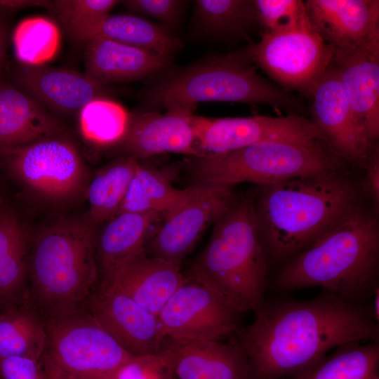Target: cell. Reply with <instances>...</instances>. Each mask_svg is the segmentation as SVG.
Segmentation results:
<instances>
[{
    "label": "cell",
    "mask_w": 379,
    "mask_h": 379,
    "mask_svg": "<svg viewBox=\"0 0 379 379\" xmlns=\"http://www.w3.org/2000/svg\"><path fill=\"white\" fill-rule=\"evenodd\" d=\"M254 312L253 321L237 333L254 379L296 374L334 347L378 342L372 314L325 290L308 300H264Z\"/></svg>",
    "instance_id": "cell-1"
},
{
    "label": "cell",
    "mask_w": 379,
    "mask_h": 379,
    "mask_svg": "<svg viewBox=\"0 0 379 379\" xmlns=\"http://www.w3.org/2000/svg\"><path fill=\"white\" fill-rule=\"evenodd\" d=\"M253 200L266 255L292 258L360 206L354 183L342 172L296 177L260 185Z\"/></svg>",
    "instance_id": "cell-2"
},
{
    "label": "cell",
    "mask_w": 379,
    "mask_h": 379,
    "mask_svg": "<svg viewBox=\"0 0 379 379\" xmlns=\"http://www.w3.org/2000/svg\"><path fill=\"white\" fill-rule=\"evenodd\" d=\"M378 260L377 214L360 205L292 258L274 283L281 291L319 286L359 304L378 286Z\"/></svg>",
    "instance_id": "cell-3"
},
{
    "label": "cell",
    "mask_w": 379,
    "mask_h": 379,
    "mask_svg": "<svg viewBox=\"0 0 379 379\" xmlns=\"http://www.w3.org/2000/svg\"><path fill=\"white\" fill-rule=\"evenodd\" d=\"M210 101L268 105L298 114L308 111L295 95L257 72L247 49L166 69L144 95L147 111L194 110L197 103Z\"/></svg>",
    "instance_id": "cell-4"
},
{
    "label": "cell",
    "mask_w": 379,
    "mask_h": 379,
    "mask_svg": "<svg viewBox=\"0 0 379 379\" xmlns=\"http://www.w3.org/2000/svg\"><path fill=\"white\" fill-rule=\"evenodd\" d=\"M190 275L218 292L241 314L264 302L267 255L253 199H234L213 223L211 237L197 255Z\"/></svg>",
    "instance_id": "cell-5"
},
{
    "label": "cell",
    "mask_w": 379,
    "mask_h": 379,
    "mask_svg": "<svg viewBox=\"0 0 379 379\" xmlns=\"http://www.w3.org/2000/svg\"><path fill=\"white\" fill-rule=\"evenodd\" d=\"M95 225L63 218L36 237L29 260L35 294L51 317L78 312L98 277Z\"/></svg>",
    "instance_id": "cell-6"
},
{
    "label": "cell",
    "mask_w": 379,
    "mask_h": 379,
    "mask_svg": "<svg viewBox=\"0 0 379 379\" xmlns=\"http://www.w3.org/2000/svg\"><path fill=\"white\" fill-rule=\"evenodd\" d=\"M343 162L321 140L266 141L195 158L199 183L267 185L296 177L342 172Z\"/></svg>",
    "instance_id": "cell-7"
},
{
    "label": "cell",
    "mask_w": 379,
    "mask_h": 379,
    "mask_svg": "<svg viewBox=\"0 0 379 379\" xmlns=\"http://www.w3.org/2000/svg\"><path fill=\"white\" fill-rule=\"evenodd\" d=\"M46 329L48 379H115L133 357L91 314L51 317Z\"/></svg>",
    "instance_id": "cell-8"
},
{
    "label": "cell",
    "mask_w": 379,
    "mask_h": 379,
    "mask_svg": "<svg viewBox=\"0 0 379 379\" xmlns=\"http://www.w3.org/2000/svg\"><path fill=\"white\" fill-rule=\"evenodd\" d=\"M0 157L15 180L48 202L69 201L85 187L86 166L76 145L65 133L0 150Z\"/></svg>",
    "instance_id": "cell-9"
},
{
    "label": "cell",
    "mask_w": 379,
    "mask_h": 379,
    "mask_svg": "<svg viewBox=\"0 0 379 379\" xmlns=\"http://www.w3.org/2000/svg\"><path fill=\"white\" fill-rule=\"evenodd\" d=\"M254 65L278 86L310 98L331 64L334 48L312 27L308 19L296 29L263 33L248 47Z\"/></svg>",
    "instance_id": "cell-10"
},
{
    "label": "cell",
    "mask_w": 379,
    "mask_h": 379,
    "mask_svg": "<svg viewBox=\"0 0 379 379\" xmlns=\"http://www.w3.org/2000/svg\"><path fill=\"white\" fill-rule=\"evenodd\" d=\"M241 314L218 292L187 274L158 317L166 339L186 343L221 341L237 333Z\"/></svg>",
    "instance_id": "cell-11"
},
{
    "label": "cell",
    "mask_w": 379,
    "mask_h": 379,
    "mask_svg": "<svg viewBox=\"0 0 379 379\" xmlns=\"http://www.w3.org/2000/svg\"><path fill=\"white\" fill-rule=\"evenodd\" d=\"M195 129L197 145L203 156L222 154L266 141L322 140L311 120L293 113L279 117L197 116Z\"/></svg>",
    "instance_id": "cell-12"
},
{
    "label": "cell",
    "mask_w": 379,
    "mask_h": 379,
    "mask_svg": "<svg viewBox=\"0 0 379 379\" xmlns=\"http://www.w3.org/2000/svg\"><path fill=\"white\" fill-rule=\"evenodd\" d=\"M309 98L311 121L326 147L342 160L364 166L375 145L352 110L332 62Z\"/></svg>",
    "instance_id": "cell-13"
},
{
    "label": "cell",
    "mask_w": 379,
    "mask_h": 379,
    "mask_svg": "<svg viewBox=\"0 0 379 379\" xmlns=\"http://www.w3.org/2000/svg\"><path fill=\"white\" fill-rule=\"evenodd\" d=\"M234 199L232 186L202 183L194 197L165 218L147 243L146 253L180 265L207 227Z\"/></svg>",
    "instance_id": "cell-14"
},
{
    "label": "cell",
    "mask_w": 379,
    "mask_h": 379,
    "mask_svg": "<svg viewBox=\"0 0 379 379\" xmlns=\"http://www.w3.org/2000/svg\"><path fill=\"white\" fill-rule=\"evenodd\" d=\"M91 316L133 356L157 354L166 339L159 317L102 281L90 302Z\"/></svg>",
    "instance_id": "cell-15"
},
{
    "label": "cell",
    "mask_w": 379,
    "mask_h": 379,
    "mask_svg": "<svg viewBox=\"0 0 379 379\" xmlns=\"http://www.w3.org/2000/svg\"><path fill=\"white\" fill-rule=\"evenodd\" d=\"M193 112L174 107L164 113L147 110L130 112L127 133L118 146L126 155L138 160L164 153L202 157L196 136L197 116Z\"/></svg>",
    "instance_id": "cell-16"
},
{
    "label": "cell",
    "mask_w": 379,
    "mask_h": 379,
    "mask_svg": "<svg viewBox=\"0 0 379 379\" xmlns=\"http://www.w3.org/2000/svg\"><path fill=\"white\" fill-rule=\"evenodd\" d=\"M307 19L334 49L379 48L378 0H307Z\"/></svg>",
    "instance_id": "cell-17"
},
{
    "label": "cell",
    "mask_w": 379,
    "mask_h": 379,
    "mask_svg": "<svg viewBox=\"0 0 379 379\" xmlns=\"http://www.w3.org/2000/svg\"><path fill=\"white\" fill-rule=\"evenodd\" d=\"M14 86L53 114L79 112L90 101L107 97V92L85 74L46 65L18 63L13 70Z\"/></svg>",
    "instance_id": "cell-18"
},
{
    "label": "cell",
    "mask_w": 379,
    "mask_h": 379,
    "mask_svg": "<svg viewBox=\"0 0 379 379\" xmlns=\"http://www.w3.org/2000/svg\"><path fill=\"white\" fill-rule=\"evenodd\" d=\"M331 62L352 110L374 143L379 135V48H336Z\"/></svg>",
    "instance_id": "cell-19"
},
{
    "label": "cell",
    "mask_w": 379,
    "mask_h": 379,
    "mask_svg": "<svg viewBox=\"0 0 379 379\" xmlns=\"http://www.w3.org/2000/svg\"><path fill=\"white\" fill-rule=\"evenodd\" d=\"M184 277L180 265L144 251L103 276L102 281L159 316Z\"/></svg>",
    "instance_id": "cell-20"
},
{
    "label": "cell",
    "mask_w": 379,
    "mask_h": 379,
    "mask_svg": "<svg viewBox=\"0 0 379 379\" xmlns=\"http://www.w3.org/2000/svg\"><path fill=\"white\" fill-rule=\"evenodd\" d=\"M85 74L98 84L137 80L168 69L171 57L102 36L84 44Z\"/></svg>",
    "instance_id": "cell-21"
},
{
    "label": "cell",
    "mask_w": 379,
    "mask_h": 379,
    "mask_svg": "<svg viewBox=\"0 0 379 379\" xmlns=\"http://www.w3.org/2000/svg\"><path fill=\"white\" fill-rule=\"evenodd\" d=\"M170 354L173 379H249L245 351L238 340L229 343H173Z\"/></svg>",
    "instance_id": "cell-22"
},
{
    "label": "cell",
    "mask_w": 379,
    "mask_h": 379,
    "mask_svg": "<svg viewBox=\"0 0 379 379\" xmlns=\"http://www.w3.org/2000/svg\"><path fill=\"white\" fill-rule=\"evenodd\" d=\"M65 133L59 119L14 85L0 83V150Z\"/></svg>",
    "instance_id": "cell-23"
},
{
    "label": "cell",
    "mask_w": 379,
    "mask_h": 379,
    "mask_svg": "<svg viewBox=\"0 0 379 379\" xmlns=\"http://www.w3.org/2000/svg\"><path fill=\"white\" fill-rule=\"evenodd\" d=\"M165 216L157 213H120L97 235L96 253L102 277L145 251Z\"/></svg>",
    "instance_id": "cell-24"
},
{
    "label": "cell",
    "mask_w": 379,
    "mask_h": 379,
    "mask_svg": "<svg viewBox=\"0 0 379 379\" xmlns=\"http://www.w3.org/2000/svg\"><path fill=\"white\" fill-rule=\"evenodd\" d=\"M201 187L202 183H199L178 189L158 170L140 163L117 214L157 213L166 218L194 197Z\"/></svg>",
    "instance_id": "cell-25"
},
{
    "label": "cell",
    "mask_w": 379,
    "mask_h": 379,
    "mask_svg": "<svg viewBox=\"0 0 379 379\" xmlns=\"http://www.w3.org/2000/svg\"><path fill=\"white\" fill-rule=\"evenodd\" d=\"M139 160L125 155L100 168L89 182L88 220L94 225L106 222L117 215Z\"/></svg>",
    "instance_id": "cell-26"
},
{
    "label": "cell",
    "mask_w": 379,
    "mask_h": 379,
    "mask_svg": "<svg viewBox=\"0 0 379 379\" xmlns=\"http://www.w3.org/2000/svg\"><path fill=\"white\" fill-rule=\"evenodd\" d=\"M194 20L203 34L217 38L246 37L258 25L251 0H197Z\"/></svg>",
    "instance_id": "cell-27"
},
{
    "label": "cell",
    "mask_w": 379,
    "mask_h": 379,
    "mask_svg": "<svg viewBox=\"0 0 379 379\" xmlns=\"http://www.w3.org/2000/svg\"><path fill=\"white\" fill-rule=\"evenodd\" d=\"M378 364V342L352 343L296 373L295 379H379Z\"/></svg>",
    "instance_id": "cell-28"
},
{
    "label": "cell",
    "mask_w": 379,
    "mask_h": 379,
    "mask_svg": "<svg viewBox=\"0 0 379 379\" xmlns=\"http://www.w3.org/2000/svg\"><path fill=\"white\" fill-rule=\"evenodd\" d=\"M94 36L105 37L171 58L182 46L181 41L165 27L132 14H109L100 24Z\"/></svg>",
    "instance_id": "cell-29"
},
{
    "label": "cell",
    "mask_w": 379,
    "mask_h": 379,
    "mask_svg": "<svg viewBox=\"0 0 379 379\" xmlns=\"http://www.w3.org/2000/svg\"><path fill=\"white\" fill-rule=\"evenodd\" d=\"M78 113L81 135L93 146H118L127 133L130 112L107 97L90 101Z\"/></svg>",
    "instance_id": "cell-30"
},
{
    "label": "cell",
    "mask_w": 379,
    "mask_h": 379,
    "mask_svg": "<svg viewBox=\"0 0 379 379\" xmlns=\"http://www.w3.org/2000/svg\"><path fill=\"white\" fill-rule=\"evenodd\" d=\"M27 238L18 217L0 208V298L18 290L26 273Z\"/></svg>",
    "instance_id": "cell-31"
},
{
    "label": "cell",
    "mask_w": 379,
    "mask_h": 379,
    "mask_svg": "<svg viewBox=\"0 0 379 379\" xmlns=\"http://www.w3.org/2000/svg\"><path fill=\"white\" fill-rule=\"evenodd\" d=\"M47 340L46 325L27 310H14L0 317V359L20 356L39 360Z\"/></svg>",
    "instance_id": "cell-32"
},
{
    "label": "cell",
    "mask_w": 379,
    "mask_h": 379,
    "mask_svg": "<svg viewBox=\"0 0 379 379\" xmlns=\"http://www.w3.org/2000/svg\"><path fill=\"white\" fill-rule=\"evenodd\" d=\"M116 0H53L45 7L69 39L84 45L94 36L100 24L119 3Z\"/></svg>",
    "instance_id": "cell-33"
},
{
    "label": "cell",
    "mask_w": 379,
    "mask_h": 379,
    "mask_svg": "<svg viewBox=\"0 0 379 379\" xmlns=\"http://www.w3.org/2000/svg\"><path fill=\"white\" fill-rule=\"evenodd\" d=\"M15 55L19 63L43 65L59 51L60 32L55 22L35 16L21 20L13 34Z\"/></svg>",
    "instance_id": "cell-34"
},
{
    "label": "cell",
    "mask_w": 379,
    "mask_h": 379,
    "mask_svg": "<svg viewBox=\"0 0 379 379\" xmlns=\"http://www.w3.org/2000/svg\"><path fill=\"white\" fill-rule=\"evenodd\" d=\"M258 23L264 33L298 28L307 17L300 0H254Z\"/></svg>",
    "instance_id": "cell-35"
},
{
    "label": "cell",
    "mask_w": 379,
    "mask_h": 379,
    "mask_svg": "<svg viewBox=\"0 0 379 379\" xmlns=\"http://www.w3.org/2000/svg\"><path fill=\"white\" fill-rule=\"evenodd\" d=\"M115 379H173L170 354L164 350L157 354L133 356Z\"/></svg>",
    "instance_id": "cell-36"
},
{
    "label": "cell",
    "mask_w": 379,
    "mask_h": 379,
    "mask_svg": "<svg viewBox=\"0 0 379 379\" xmlns=\"http://www.w3.org/2000/svg\"><path fill=\"white\" fill-rule=\"evenodd\" d=\"M133 13L154 18L168 25L177 24L185 1L179 0H127L121 1Z\"/></svg>",
    "instance_id": "cell-37"
},
{
    "label": "cell",
    "mask_w": 379,
    "mask_h": 379,
    "mask_svg": "<svg viewBox=\"0 0 379 379\" xmlns=\"http://www.w3.org/2000/svg\"><path fill=\"white\" fill-rule=\"evenodd\" d=\"M39 360L20 356L0 359V375L3 379H48Z\"/></svg>",
    "instance_id": "cell-38"
},
{
    "label": "cell",
    "mask_w": 379,
    "mask_h": 379,
    "mask_svg": "<svg viewBox=\"0 0 379 379\" xmlns=\"http://www.w3.org/2000/svg\"><path fill=\"white\" fill-rule=\"evenodd\" d=\"M365 167V174L361 182L362 190L370 197L376 214L379 208V153L375 145L372 148Z\"/></svg>",
    "instance_id": "cell-39"
},
{
    "label": "cell",
    "mask_w": 379,
    "mask_h": 379,
    "mask_svg": "<svg viewBox=\"0 0 379 379\" xmlns=\"http://www.w3.org/2000/svg\"><path fill=\"white\" fill-rule=\"evenodd\" d=\"M48 1V0H0V15L14 13L27 8H45Z\"/></svg>",
    "instance_id": "cell-40"
},
{
    "label": "cell",
    "mask_w": 379,
    "mask_h": 379,
    "mask_svg": "<svg viewBox=\"0 0 379 379\" xmlns=\"http://www.w3.org/2000/svg\"><path fill=\"white\" fill-rule=\"evenodd\" d=\"M7 46V29L0 15V83L4 70Z\"/></svg>",
    "instance_id": "cell-41"
},
{
    "label": "cell",
    "mask_w": 379,
    "mask_h": 379,
    "mask_svg": "<svg viewBox=\"0 0 379 379\" xmlns=\"http://www.w3.org/2000/svg\"><path fill=\"white\" fill-rule=\"evenodd\" d=\"M374 298H373V310H372V315L373 317V319L378 324L379 321V290H378V286H377L374 291Z\"/></svg>",
    "instance_id": "cell-42"
}]
</instances>
